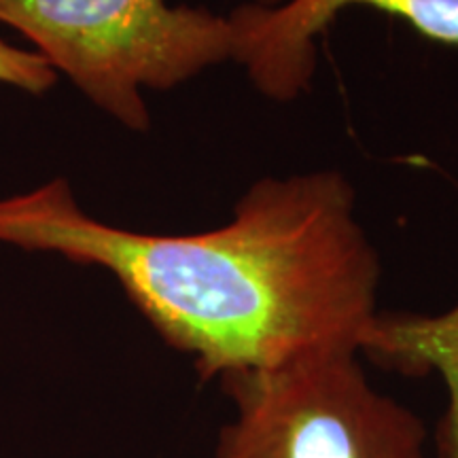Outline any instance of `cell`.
<instances>
[{"label":"cell","instance_id":"6da1fadb","mask_svg":"<svg viewBox=\"0 0 458 458\" xmlns=\"http://www.w3.org/2000/svg\"><path fill=\"white\" fill-rule=\"evenodd\" d=\"M0 242L113 274L204 380L359 354L377 312L380 261L335 170L257 181L227 225L191 236L108 225L55 179L0 198Z\"/></svg>","mask_w":458,"mask_h":458},{"label":"cell","instance_id":"7a4b0ae2","mask_svg":"<svg viewBox=\"0 0 458 458\" xmlns=\"http://www.w3.org/2000/svg\"><path fill=\"white\" fill-rule=\"evenodd\" d=\"M0 21L136 131L151 123L142 89H172L232 60L225 15L165 0H0Z\"/></svg>","mask_w":458,"mask_h":458},{"label":"cell","instance_id":"3957f363","mask_svg":"<svg viewBox=\"0 0 458 458\" xmlns=\"http://www.w3.org/2000/svg\"><path fill=\"white\" fill-rule=\"evenodd\" d=\"M233 401L215 458H427L420 416L382 394L357 352L221 377Z\"/></svg>","mask_w":458,"mask_h":458},{"label":"cell","instance_id":"277c9868","mask_svg":"<svg viewBox=\"0 0 458 458\" xmlns=\"http://www.w3.org/2000/svg\"><path fill=\"white\" fill-rule=\"evenodd\" d=\"M352 4L397 15L427 38L458 45V0H255L227 15L232 60L266 98H300L317 71L318 34Z\"/></svg>","mask_w":458,"mask_h":458},{"label":"cell","instance_id":"5b68a950","mask_svg":"<svg viewBox=\"0 0 458 458\" xmlns=\"http://www.w3.org/2000/svg\"><path fill=\"white\" fill-rule=\"evenodd\" d=\"M359 352L410 376L437 371L448 410L437 433L439 458H458V303L444 314L376 312L360 334Z\"/></svg>","mask_w":458,"mask_h":458},{"label":"cell","instance_id":"8992f818","mask_svg":"<svg viewBox=\"0 0 458 458\" xmlns=\"http://www.w3.org/2000/svg\"><path fill=\"white\" fill-rule=\"evenodd\" d=\"M57 72L37 51L11 47L0 38V83L13 85L30 94H43L55 83Z\"/></svg>","mask_w":458,"mask_h":458}]
</instances>
